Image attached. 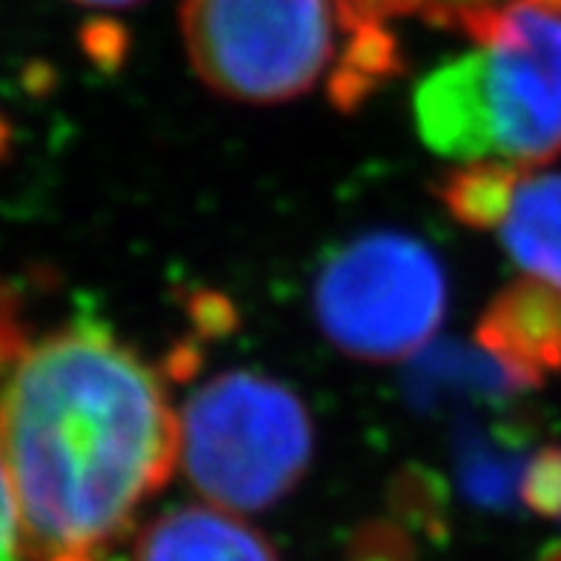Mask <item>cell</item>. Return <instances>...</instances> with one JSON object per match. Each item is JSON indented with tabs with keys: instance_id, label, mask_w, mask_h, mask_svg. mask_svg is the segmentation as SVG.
Returning <instances> with one entry per match:
<instances>
[{
	"instance_id": "obj_6",
	"label": "cell",
	"mask_w": 561,
	"mask_h": 561,
	"mask_svg": "<svg viewBox=\"0 0 561 561\" xmlns=\"http://www.w3.org/2000/svg\"><path fill=\"white\" fill-rule=\"evenodd\" d=\"M476 344L513 369L530 390L561 373V287L522 278L504 287L476 327Z\"/></svg>"
},
{
	"instance_id": "obj_4",
	"label": "cell",
	"mask_w": 561,
	"mask_h": 561,
	"mask_svg": "<svg viewBox=\"0 0 561 561\" xmlns=\"http://www.w3.org/2000/svg\"><path fill=\"white\" fill-rule=\"evenodd\" d=\"M335 0H184L181 35L198 78L244 104L310 92L335 58Z\"/></svg>"
},
{
	"instance_id": "obj_23",
	"label": "cell",
	"mask_w": 561,
	"mask_h": 561,
	"mask_svg": "<svg viewBox=\"0 0 561 561\" xmlns=\"http://www.w3.org/2000/svg\"><path fill=\"white\" fill-rule=\"evenodd\" d=\"M78 7H92V9H129L138 7L144 0H72Z\"/></svg>"
},
{
	"instance_id": "obj_7",
	"label": "cell",
	"mask_w": 561,
	"mask_h": 561,
	"mask_svg": "<svg viewBox=\"0 0 561 561\" xmlns=\"http://www.w3.org/2000/svg\"><path fill=\"white\" fill-rule=\"evenodd\" d=\"M133 561H278V553L270 539L232 513L184 504L140 530Z\"/></svg>"
},
{
	"instance_id": "obj_25",
	"label": "cell",
	"mask_w": 561,
	"mask_h": 561,
	"mask_svg": "<svg viewBox=\"0 0 561 561\" xmlns=\"http://www.w3.org/2000/svg\"><path fill=\"white\" fill-rule=\"evenodd\" d=\"M536 561H561V539L559 541H550V545L541 547V553Z\"/></svg>"
},
{
	"instance_id": "obj_8",
	"label": "cell",
	"mask_w": 561,
	"mask_h": 561,
	"mask_svg": "<svg viewBox=\"0 0 561 561\" xmlns=\"http://www.w3.org/2000/svg\"><path fill=\"white\" fill-rule=\"evenodd\" d=\"M527 390L530 387L488 350L465 347L453 341L430 347L421 358H415L407 376V392L421 407L442 404V401L510 404Z\"/></svg>"
},
{
	"instance_id": "obj_10",
	"label": "cell",
	"mask_w": 561,
	"mask_h": 561,
	"mask_svg": "<svg viewBox=\"0 0 561 561\" xmlns=\"http://www.w3.org/2000/svg\"><path fill=\"white\" fill-rule=\"evenodd\" d=\"M502 244L533 278L561 287V175L522 181L502 224Z\"/></svg>"
},
{
	"instance_id": "obj_15",
	"label": "cell",
	"mask_w": 561,
	"mask_h": 561,
	"mask_svg": "<svg viewBox=\"0 0 561 561\" xmlns=\"http://www.w3.org/2000/svg\"><path fill=\"white\" fill-rule=\"evenodd\" d=\"M347 561H415V541L399 522L373 518L350 536Z\"/></svg>"
},
{
	"instance_id": "obj_14",
	"label": "cell",
	"mask_w": 561,
	"mask_h": 561,
	"mask_svg": "<svg viewBox=\"0 0 561 561\" xmlns=\"http://www.w3.org/2000/svg\"><path fill=\"white\" fill-rule=\"evenodd\" d=\"M518 495L536 516L561 522V444L541 447L527 461Z\"/></svg>"
},
{
	"instance_id": "obj_3",
	"label": "cell",
	"mask_w": 561,
	"mask_h": 561,
	"mask_svg": "<svg viewBox=\"0 0 561 561\" xmlns=\"http://www.w3.org/2000/svg\"><path fill=\"white\" fill-rule=\"evenodd\" d=\"M178 458L209 504L259 513L296 490L312 461L310 410L284 381L229 369L193 392L178 419Z\"/></svg>"
},
{
	"instance_id": "obj_16",
	"label": "cell",
	"mask_w": 561,
	"mask_h": 561,
	"mask_svg": "<svg viewBox=\"0 0 561 561\" xmlns=\"http://www.w3.org/2000/svg\"><path fill=\"white\" fill-rule=\"evenodd\" d=\"M186 316L195 335L215 341L238 330V307L218 289H193L186 296Z\"/></svg>"
},
{
	"instance_id": "obj_5",
	"label": "cell",
	"mask_w": 561,
	"mask_h": 561,
	"mask_svg": "<svg viewBox=\"0 0 561 561\" xmlns=\"http://www.w3.org/2000/svg\"><path fill=\"white\" fill-rule=\"evenodd\" d=\"M321 333L362 362L419 353L447 312L436 252L404 232H369L330 255L312 289Z\"/></svg>"
},
{
	"instance_id": "obj_21",
	"label": "cell",
	"mask_w": 561,
	"mask_h": 561,
	"mask_svg": "<svg viewBox=\"0 0 561 561\" xmlns=\"http://www.w3.org/2000/svg\"><path fill=\"white\" fill-rule=\"evenodd\" d=\"M21 513H18V499L7 465L0 456V561H21Z\"/></svg>"
},
{
	"instance_id": "obj_26",
	"label": "cell",
	"mask_w": 561,
	"mask_h": 561,
	"mask_svg": "<svg viewBox=\"0 0 561 561\" xmlns=\"http://www.w3.org/2000/svg\"><path fill=\"white\" fill-rule=\"evenodd\" d=\"M46 561H98L95 556H89V553H58L53 556V559H46Z\"/></svg>"
},
{
	"instance_id": "obj_12",
	"label": "cell",
	"mask_w": 561,
	"mask_h": 561,
	"mask_svg": "<svg viewBox=\"0 0 561 561\" xmlns=\"http://www.w3.org/2000/svg\"><path fill=\"white\" fill-rule=\"evenodd\" d=\"M347 46L335 60L327 81L330 104L339 112H355L381 87L404 72V55L387 26H364L347 32Z\"/></svg>"
},
{
	"instance_id": "obj_1",
	"label": "cell",
	"mask_w": 561,
	"mask_h": 561,
	"mask_svg": "<svg viewBox=\"0 0 561 561\" xmlns=\"http://www.w3.org/2000/svg\"><path fill=\"white\" fill-rule=\"evenodd\" d=\"M178 438L161 376L106 327L78 321L26 344L0 381V456L23 556L121 539L170 481Z\"/></svg>"
},
{
	"instance_id": "obj_22",
	"label": "cell",
	"mask_w": 561,
	"mask_h": 561,
	"mask_svg": "<svg viewBox=\"0 0 561 561\" xmlns=\"http://www.w3.org/2000/svg\"><path fill=\"white\" fill-rule=\"evenodd\" d=\"M201 367V350L193 339L178 341L175 347L167 355V376L175 378V381H186L193 378Z\"/></svg>"
},
{
	"instance_id": "obj_18",
	"label": "cell",
	"mask_w": 561,
	"mask_h": 561,
	"mask_svg": "<svg viewBox=\"0 0 561 561\" xmlns=\"http://www.w3.org/2000/svg\"><path fill=\"white\" fill-rule=\"evenodd\" d=\"M26 344L30 341H26L21 324V298H18L9 280L0 278V381H3V376L15 364V358L23 353Z\"/></svg>"
},
{
	"instance_id": "obj_9",
	"label": "cell",
	"mask_w": 561,
	"mask_h": 561,
	"mask_svg": "<svg viewBox=\"0 0 561 561\" xmlns=\"http://www.w3.org/2000/svg\"><path fill=\"white\" fill-rule=\"evenodd\" d=\"M530 424L510 413L490 427L461 424L456 436V470L461 493L479 510H513L522 484V447Z\"/></svg>"
},
{
	"instance_id": "obj_2",
	"label": "cell",
	"mask_w": 561,
	"mask_h": 561,
	"mask_svg": "<svg viewBox=\"0 0 561 561\" xmlns=\"http://www.w3.org/2000/svg\"><path fill=\"white\" fill-rule=\"evenodd\" d=\"M479 49L415 89V124L433 152L541 167L561 156V0H507L465 30Z\"/></svg>"
},
{
	"instance_id": "obj_20",
	"label": "cell",
	"mask_w": 561,
	"mask_h": 561,
	"mask_svg": "<svg viewBox=\"0 0 561 561\" xmlns=\"http://www.w3.org/2000/svg\"><path fill=\"white\" fill-rule=\"evenodd\" d=\"M504 3H507V0H430L421 18H424L430 26H438V30L465 32L476 18L504 7Z\"/></svg>"
},
{
	"instance_id": "obj_19",
	"label": "cell",
	"mask_w": 561,
	"mask_h": 561,
	"mask_svg": "<svg viewBox=\"0 0 561 561\" xmlns=\"http://www.w3.org/2000/svg\"><path fill=\"white\" fill-rule=\"evenodd\" d=\"M83 53L89 55V60L95 64L98 69H104V72H115V69L124 64L126 58V32L121 30L118 23L110 21H98L89 23L87 30H83Z\"/></svg>"
},
{
	"instance_id": "obj_24",
	"label": "cell",
	"mask_w": 561,
	"mask_h": 561,
	"mask_svg": "<svg viewBox=\"0 0 561 561\" xmlns=\"http://www.w3.org/2000/svg\"><path fill=\"white\" fill-rule=\"evenodd\" d=\"M9 147H12V126H9V121L0 115V161H7Z\"/></svg>"
},
{
	"instance_id": "obj_11",
	"label": "cell",
	"mask_w": 561,
	"mask_h": 561,
	"mask_svg": "<svg viewBox=\"0 0 561 561\" xmlns=\"http://www.w3.org/2000/svg\"><path fill=\"white\" fill-rule=\"evenodd\" d=\"M525 170L507 161H467L444 172L436 195L444 209L470 229H495L507 218Z\"/></svg>"
},
{
	"instance_id": "obj_17",
	"label": "cell",
	"mask_w": 561,
	"mask_h": 561,
	"mask_svg": "<svg viewBox=\"0 0 561 561\" xmlns=\"http://www.w3.org/2000/svg\"><path fill=\"white\" fill-rule=\"evenodd\" d=\"M430 0H335V12L344 32L364 26H387V21L404 15H424Z\"/></svg>"
},
{
	"instance_id": "obj_13",
	"label": "cell",
	"mask_w": 561,
	"mask_h": 561,
	"mask_svg": "<svg viewBox=\"0 0 561 561\" xmlns=\"http://www.w3.org/2000/svg\"><path fill=\"white\" fill-rule=\"evenodd\" d=\"M387 507L392 522H399L407 533H421L433 545L450 536V490L442 473L430 467H401L387 488Z\"/></svg>"
}]
</instances>
